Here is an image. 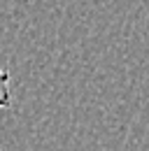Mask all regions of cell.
<instances>
[{"label":"cell","mask_w":149,"mask_h":151,"mask_svg":"<svg viewBox=\"0 0 149 151\" xmlns=\"http://www.w3.org/2000/svg\"><path fill=\"white\" fill-rule=\"evenodd\" d=\"M12 95H9V72L0 65V107H9Z\"/></svg>","instance_id":"obj_1"},{"label":"cell","mask_w":149,"mask_h":151,"mask_svg":"<svg viewBox=\"0 0 149 151\" xmlns=\"http://www.w3.org/2000/svg\"><path fill=\"white\" fill-rule=\"evenodd\" d=\"M0 151H2V149H0Z\"/></svg>","instance_id":"obj_2"}]
</instances>
